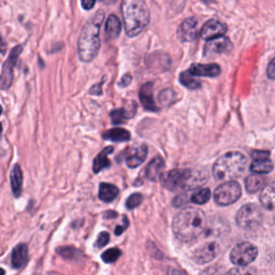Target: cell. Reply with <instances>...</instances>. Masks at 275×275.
Here are the masks:
<instances>
[{
  "instance_id": "6da1fadb",
  "label": "cell",
  "mask_w": 275,
  "mask_h": 275,
  "mask_svg": "<svg viewBox=\"0 0 275 275\" xmlns=\"http://www.w3.org/2000/svg\"><path fill=\"white\" fill-rule=\"evenodd\" d=\"M207 227V217L198 208H185L178 212L172 221V230L178 240L191 242L204 232Z\"/></svg>"
},
{
  "instance_id": "7a4b0ae2",
  "label": "cell",
  "mask_w": 275,
  "mask_h": 275,
  "mask_svg": "<svg viewBox=\"0 0 275 275\" xmlns=\"http://www.w3.org/2000/svg\"><path fill=\"white\" fill-rule=\"evenodd\" d=\"M105 12L99 10L83 27L78 40L79 58L83 62H91L97 56L101 46L100 27L104 22Z\"/></svg>"
},
{
  "instance_id": "3957f363",
  "label": "cell",
  "mask_w": 275,
  "mask_h": 275,
  "mask_svg": "<svg viewBox=\"0 0 275 275\" xmlns=\"http://www.w3.org/2000/svg\"><path fill=\"white\" fill-rule=\"evenodd\" d=\"M120 10L128 37H137L150 23V11L144 0H123Z\"/></svg>"
},
{
  "instance_id": "277c9868",
  "label": "cell",
  "mask_w": 275,
  "mask_h": 275,
  "mask_svg": "<svg viewBox=\"0 0 275 275\" xmlns=\"http://www.w3.org/2000/svg\"><path fill=\"white\" fill-rule=\"evenodd\" d=\"M207 180L208 173L200 170L175 169L161 174L163 186L169 190H190L201 186Z\"/></svg>"
},
{
  "instance_id": "5b68a950",
  "label": "cell",
  "mask_w": 275,
  "mask_h": 275,
  "mask_svg": "<svg viewBox=\"0 0 275 275\" xmlns=\"http://www.w3.org/2000/svg\"><path fill=\"white\" fill-rule=\"evenodd\" d=\"M247 158L240 152H229L217 159L213 174L220 181H233L245 171Z\"/></svg>"
},
{
  "instance_id": "8992f818",
  "label": "cell",
  "mask_w": 275,
  "mask_h": 275,
  "mask_svg": "<svg viewBox=\"0 0 275 275\" xmlns=\"http://www.w3.org/2000/svg\"><path fill=\"white\" fill-rule=\"evenodd\" d=\"M262 220H264L262 211L254 203L245 204L244 207H242L238 211L235 216V220L238 226L245 230H253L258 228L261 225Z\"/></svg>"
},
{
  "instance_id": "52a82bcc",
  "label": "cell",
  "mask_w": 275,
  "mask_h": 275,
  "mask_svg": "<svg viewBox=\"0 0 275 275\" xmlns=\"http://www.w3.org/2000/svg\"><path fill=\"white\" fill-rule=\"evenodd\" d=\"M242 195L240 184L235 181H228L220 185L214 191V200L219 206L226 207L239 200Z\"/></svg>"
},
{
  "instance_id": "ba28073f",
  "label": "cell",
  "mask_w": 275,
  "mask_h": 275,
  "mask_svg": "<svg viewBox=\"0 0 275 275\" xmlns=\"http://www.w3.org/2000/svg\"><path fill=\"white\" fill-rule=\"evenodd\" d=\"M258 248L249 242H242L236 244L231 253H230V260L233 265L239 267H246L257 258Z\"/></svg>"
},
{
  "instance_id": "9c48e42d",
  "label": "cell",
  "mask_w": 275,
  "mask_h": 275,
  "mask_svg": "<svg viewBox=\"0 0 275 275\" xmlns=\"http://www.w3.org/2000/svg\"><path fill=\"white\" fill-rule=\"evenodd\" d=\"M22 52L23 46H16L11 50L7 60L3 63L1 75H0V89H2V91H7V89L11 87L14 78V68Z\"/></svg>"
},
{
  "instance_id": "30bf717a",
  "label": "cell",
  "mask_w": 275,
  "mask_h": 275,
  "mask_svg": "<svg viewBox=\"0 0 275 275\" xmlns=\"http://www.w3.org/2000/svg\"><path fill=\"white\" fill-rule=\"evenodd\" d=\"M221 253V246L219 242L209 241L198 247L193 254V259L199 265H206L212 261Z\"/></svg>"
},
{
  "instance_id": "8fae6325",
  "label": "cell",
  "mask_w": 275,
  "mask_h": 275,
  "mask_svg": "<svg viewBox=\"0 0 275 275\" xmlns=\"http://www.w3.org/2000/svg\"><path fill=\"white\" fill-rule=\"evenodd\" d=\"M232 49V43L226 37H219L213 40L208 41L203 50V55L206 57H212L229 52Z\"/></svg>"
},
{
  "instance_id": "7c38bea8",
  "label": "cell",
  "mask_w": 275,
  "mask_h": 275,
  "mask_svg": "<svg viewBox=\"0 0 275 275\" xmlns=\"http://www.w3.org/2000/svg\"><path fill=\"white\" fill-rule=\"evenodd\" d=\"M227 25L217 20H211L203 25L200 30V37L203 40H213L215 38L222 37L227 33Z\"/></svg>"
},
{
  "instance_id": "4fadbf2b",
  "label": "cell",
  "mask_w": 275,
  "mask_h": 275,
  "mask_svg": "<svg viewBox=\"0 0 275 275\" xmlns=\"http://www.w3.org/2000/svg\"><path fill=\"white\" fill-rule=\"evenodd\" d=\"M198 20L193 16L185 20L177 29V38L182 42H191L197 38Z\"/></svg>"
},
{
  "instance_id": "5bb4252c",
  "label": "cell",
  "mask_w": 275,
  "mask_h": 275,
  "mask_svg": "<svg viewBox=\"0 0 275 275\" xmlns=\"http://www.w3.org/2000/svg\"><path fill=\"white\" fill-rule=\"evenodd\" d=\"M188 71L194 76H208V78H215L219 76L221 72V68L217 63H210V65H203V63H193Z\"/></svg>"
},
{
  "instance_id": "9a60e30c",
  "label": "cell",
  "mask_w": 275,
  "mask_h": 275,
  "mask_svg": "<svg viewBox=\"0 0 275 275\" xmlns=\"http://www.w3.org/2000/svg\"><path fill=\"white\" fill-rule=\"evenodd\" d=\"M153 87H154V85H153L152 82L146 83L141 87V89H140V101H141L145 110L150 112H157L159 111V109L157 108L154 96H153Z\"/></svg>"
},
{
  "instance_id": "2e32d148",
  "label": "cell",
  "mask_w": 275,
  "mask_h": 275,
  "mask_svg": "<svg viewBox=\"0 0 275 275\" xmlns=\"http://www.w3.org/2000/svg\"><path fill=\"white\" fill-rule=\"evenodd\" d=\"M28 247L26 244L16 245L11 255V265L14 269H21L28 262Z\"/></svg>"
},
{
  "instance_id": "e0dca14e",
  "label": "cell",
  "mask_w": 275,
  "mask_h": 275,
  "mask_svg": "<svg viewBox=\"0 0 275 275\" xmlns=\"http://www.w3.org/2000/svg\"><path fill=\"white\" fill-rule=\"evenodd\" d=\"M148 156V146L142 144L140 148L134 150L130 155H128L126 158V165L128 167L133 169L139 167L140 165H142Z\"/></svg>"
},
{
  "instance_id": "ac0fdd59",
  "label": "cell",
  "mask_w": 275,
  "mask_h": 275,
  "mask_svg": "<svg viewBox=\"0 0 275 275\" xmlns=\"http://www.w3.org/2000/svg\"><path fill=\"white\" fill-rule=\"evenodd\" d=\"M113 151H114V149L112 148V146H107V148L102 150L100 154L94 159L93 172L95 174H97V173H99L100 171L110 167L111 163H110V161H109L108 156L111 155Z\"/></svg>"
},
{
  "instance_id": "d6986e66",
  "label": "cell",
  "mask_w": 275,
  "mask_h": 275,
  "mask_svg": "<svg viewBox=\"0 0 275 275\" xmlns=\"http://www.w3.org/2000/svg\"><path fill=\"white\" fill-rule=\"evenodd\" d=\"M134 114H136V104H133L131 108L129 107V109L121 108L117 109V110H113L110 116L114 125H120L124 124L128 118H132Z\"/></svg>"
},
{
  "instance_id": "ffe728a7",
  "label": "cell",
  "mask_w": 275,
  "mask_h": 275,
  "mask_svg": "<svg viewBox=\"0 0 275 275\" xmlns=\"http://www.w3.org/2000/svg\"><path fill=\"white\" fill-rule=\"evenodd\" d=\"M11 188L15 198H18L22 195L23 191V172L20 165H15L11 171Z\"/></svg>"
},
{
  "instance_id": "44dd1931",
  "label": "cell",
  "mask_w": 275,
  "mask_h": 275,
  "mask_svg": "<svg viewBox=\"0 0 275 275\" xmlns=\"http://www.w3.org/2000/svg\"><path fill=\"white\" fill-rule=\"evenodd\" d=\"M165 168V162L162 157H155L148 165L145 169V177L150 181H156L158 176H161L162 171Z\"/></svg>"
},
{
  "instance_id": "7402d4cb",
  "label": "cell",
  "mask_w": 275,
  "mask_h": 275,
  "mask_svg": "<svg viewBox=\"0 0 275 275\" xmlns=\"http://www.w3.org/2000/svg\"><path fill=\"white\" fill-rule=\"evenodd\" d=\"M102 138L113 142H127L130 140L131 134L124 128H113V129L107 130L102 134Z\"/></svg>"
},
{
  "instance_id": "603a6c76",
  "label": "cell",
  "mask_w": 275,
  "mask_h": 275,
  "mask_svg": "<svg viewBox=\"0 0 275 275\" xmlns=\"http://www.w3.org/2000/svg\"><path fill=\"white\" fill-rule=\"evenodd\" d=\"M121 23L120 20L114 14H111L108 17L106 23V33L109 39H117L120 35Z\"/></svg>"
},
{
  "instance_id": "cb8c5ba5",
  "label": "cell",
  "mask_w": 275,
  "mask_h": 275,
  "mask_svg": "<svg viewBox=\"0 0 275 275\" xmlns=\"http://www.w3.org/2000/svg\"><path fill=\"white\" fill-rule=\"evenodd\" d=\"M119 194V189L113 184L101 183L99 186V198L105 202H112L116 199Z\"/></svg>"
},
{
  "instance_id": "d4e9b609",
  "label": "cell",
  "mask_w": 275,
  "mask_h": 275,
  "mask_svg": "<svg viewBox=\"0 0 275 275\" xmlns=\"http://www.w3.org/2000/svg\"><path fill=\"white\" fill-rule=\"evenodd\" d=\"M266 186V178L259 174H253L246 177L245 187L247 193L256 194Z\"/></svg>"
},
{
  "instance_id": "484cf974",
  "label": "cell",
  "mask_w": 275,
  "mask_h": 275,
  "mask_svg": "<svg viewBox=\"0 0 275 275\" xmlns=\"http://www.w3.org/2000/svg\"><path fill=\"white\" fill-rule=\"evenodd\" d=\"M260 202L266 209L272 211L274 208V185L269 184L262 189L260 194Z\"/></svg>"
},
{
  "instance_id": "4316f807",
  "label": "cell",
  "mask_w": 275,
  "mask_h": 275,
  "mask_svg": "<svg viewBox=\"0 0 275 275\" xmlns=\"http://www.w3.org/2000/svg\"><path fill=\"white\" fill-rule=\"evenodd\" d=\"M273 170V163L270 159H261V161H254L251 165V171L256 174H267Z\"/></svg>"
},
{
  "instance_id": "83f0119b",
  "label": "cell",
  "mask_w": 275,
  "mask_h": 275,
  "mask_svg": "<svg viewBox=\"0 0 275 275\" xmlns=\"http://www.w3.org/2000/svg\"><path fill=\"white\" fill-rule=\"evenodd\" d=\"M56 253L60 255L62 258L68 259V260H73L78 261L80 258H82V253L72 246H61L56 249Z\"/></svg>"
},
{
  "instance_id": "f1b7e54d",
  "label": "cell",
  "mask_w": 275,
  "mask_h": 275,
  "mask_svg": "<svg viewBox=\"0 0 275 275\" xmlns=\"http://www.w3.org/2000/svg\"><path fill=\"white\" fill-rule=\"evenodd\" d=\"M180 82L183 86L193 89V91H196V89H199L201 87V82L196 80L194 75L190 74L189 71H184L180 74Z\"/></svg>"
},
{
  "instance_id": "f546056e",
  "label": "cell",
  "mask_w": 275,
  "mask_h": 275,
  "mask_svg": "<svg viewBox=\"0 0 275 275\" xmlns=\"http://www.w3.org/2000/svg\"><path fill=\"white\" fill-rule=\"evenodd\" d=\"M211 191L209 188H202L200 190H197L196 193L191 196L190 201L195 204H204L210 200Z\"/></svg>"
},
{
  "instance_id": "4dcf8cb0",
  "label": "cell",
  "mask_w": 275,
  "mask_h": 275,
  "mask_svg": "<svg viewBox=\"0 0 275 275\" xmlns=\"http://www.w3.org/2000/svg\"><path fill=\"white\" fill-rule=\"evenodd\" d=\"M158 99H159V102H161L163 106L168 107V106L172 105L174 102L175 93H174L173 89L167 88V89H165V91H163L161 94H159Z\"/></svg>"
},
{
  "instance_id": "1f68e13d",
  "label": "cell",
  "mask_w": 275,
  "mask_h": 275,
  "mask_svg": "<svg viewBox=\"0 0 275 275\" xmlns=\"http://www.w3.org/2000/svg\"><path fill=\"white\" fill-rule=\"evenodd\" d=\"M120 255H121V252L119 251V249L114 247V248H110V249H108V251H106L104 254L101 255V258L105 262H107V264H112V262L116 261L119 258Z\"/></svg>"
},
{
  "instance_id": "d6a6232c",
  "label": "cell",
  "mask_w": 275,
  "mask_h": 275,
  "mask_svg": "<svg viewBox=\"0 0 275 275\" xmlns=\"http://www.w3.org/2000/svg\"><path fill=\"white\" fill-rule=\"evenodd\" d=\"M223 275H257V271L252 267H238L231 269Z\"/></svg>"
},
{
  "instance_id": "836d02e7",
  "label": "cell",
  "mask_w": 275,
  "mask_h": 275,
  "mask_svg": "<svg viewBox=\"0 0 275 275\" xmlns=\"http://www.w3.org/2000/svg\"><path fill=\"white\" fill-rule=\"evenodd\" d=\"M143 201V196L141 194H132L131 196L128 197V199L126 201V208L128 210H132L138 208L140 204Z\"/></svg>"
},
{
  "instance_id": "e575fe53",
  "label": "cell",
  "mask_w": 275,
  "mask_h": 275,
  "mask_svg": "<svg viewBox=\"0 0 275 275\" xmlns=\"http://www.w3.org/2000/svg\"><path fill=\"white\" fill-rule=\"evenodd\" d=\"M109 241H110V234H109L106 231H104V232H101L98 235V238H97V241H96L95 246L97 247V248H102V247L106 246L108 244Z\"/></svg>"
},
{
  "instance_id": "d590c367",
  "label": "cell",
  "mask_w": 275,
  "mask_h": 275,
  "mask_svg": "<svg viewBox=\"0 0 275 275\" xmlns=\"http://www.w3.org/2000/svg\"><path fill=\"white\" fill-rule=\"evenodd\" d=\"M254 161H261V159H268L270 156V152L268 151H254L252 154Z\"/></svg>"
},
{
  "instance_id": "8d00e7d4",
  "label": "cell",
  "mask_w": 275,
  "mask_h": 275,
  "mask_svg": "<svg viewBox=\"0 0 275 275\" xmlns=\"http://www.w3.org/2000/svg\"><path fill=\"white\" fill-rule=\"evenodd\" d=\"M267 75L268 78L270 80H274L275 79V60L272 59L270 61V63L268 65V69H267Z\"/></svg>"
},
{
  "instance_id": "74e56055",
  "label": "cell",
  "mask_w": 275,
  "mask_h": 275,
  "mask_svg": "<svg viewBox=\"0 0 275 275\" xmlns=\"http://www.w3.org/2000/svg\"><path fill=\"white\" fill-rule=\"evenodd\" d=\"M131 81H132V76H131V74H129V73H127V74H125L123 78L120 79V82H119V84H118V86L119 87H127L128 85L130 84L131 83Z\"/></svg>"
},
{
  "instance_id": "f35d334b",
  "label": "cell",
  "mask_w": 275,
  "mask_h": 275,
  "mask_svg": "<svg viewBox=\"0 0 275 275\" xmlns=\"http://www.w3.org/2000/svg\"><path fill=\"white\" fill-rule=\"evenodd\" d=\"M123 220H124V225H123V226H117L116 229H115V234H116V235H119V234L123 233V232L125 231V229H126L128 226H129V221H128V220H127V217H126V216L123 217Z\"/></svg>"
},
{
  "instance_id": "ab89813d",
  "label": "cell",
  "mask_w": 275,
  "mask_h": 275,
  "mask_svg": "<svg viewBox=\"0 0 275 275\" xmlns=\"http://www.w3.org/2000/svg\"><path fill=\"white\" fill-rule=\"evenodd\" d=\"M96 0H81L82 7L85 10H92L95 5Z\"/></svg>"
},
{
  "instance_id": "60d3db41",
  "label": "cell",
  "mask_w": 275,
  "mask_h": 275,
  "mask_svg": "<svg viewBox=\"0 0 275 275\" xmlns=\"http://www.w3.org/2000/svg\"><path fill=\"white\" fill-rule=\"evenodd\" d=\"M104 81L100 82L98 85H94L92 88H91V91H89V94H92V95H101L102 94V91H101V86L104 85Z\"/></svg>"
},
{
  "instance_id": "b9f144b4",
  "label": "cell",
  "mask_w": 275,
  "mask_h": 275,
  "mask_svg": "<svg viewBox=\"0 0 275 275\" xmlns=\"http://www.w3.org/2000/svg\"><path fill=\"white\" fill-rule=\"evenodd\" d=\"M165 275H186L184 271L180 270V269H175V268H169L167 273Z\"/></svg>"
},
{
  "instance_id": "7bdbcfd3",
  "label": "cell",
  "mask_w": 275,
  "mask_h": 275,
  "mask_svg": "<svg viewBox=\"0 0 275 275\" xmlns=\"http://www.w3.org/2000/svg\"><path fill=\"white\" fill-rule=\"evenodd\" d=\"M5 51H7V43L0 37V55H4Z\"/></svg>"
},
{
  "instance_id": "ee69618b",
  "label": "cell",
  "mask_w": 275,
  "mask_h": 275,
  "mask_svg": "<svg viewBox=\"0 0 275 275\" xmlns=\"http://www.w3.org/2000/svg\"><path fill=\"white\" fill-rule=\"evenodd\" d=\"M215 274H216V270H215V273H211V270H208L202 273V275H215Z\"/></svg>"
},
{
  "instance_id": "f6af8a7d",
  "label": "cell",
  "mask_w": 275,
  "mask_h": 275,
  "mask_svg": "<svg viewBox=\"0 0 275 275\" xmlns=\"http://www.w3.org/2000/svg\"><path fill=\"white\" fill-rule=\"evenodd\" d=\"M101 2H106V3H111L113 1H115V0H100Z\"/></svg>"
},
{
  "instance_id": "bcb514c9",
  "label": "cell",
  "mask_w": 275,
  "mask_h": 275,
  "mask_svg": "<svg viewBox=\"0 0 275 275\" xmlns=\"http://www.w3.org/2000/svg\"><path fill=\"white\" fill-rule=\"evenodd\" d=\"M202 2H204V3H207V4H209V3H211V2H213L214 0H201Z\"/></svg>"
},
{
  "instance_id": "7dc6e473",
  "label": "cell",
  "mask_w": 275,
  "mask_h": 275,
  "mask_svg": "<svg viewBox=\"0 0 275 275\" xmlns=\"http://www.w3.org/2000/svg\"><path fill=\"white\" fill-rule=\"evenodd\" d=\"M0 275H5L4 270H3V269H1V268H0Z\"/></svg>"
},
{
  "instance_id": "c3c4849f",
  "label": "cell",
  "mask_w": 275,
  "mask_h": 275,
  "mask_svg": "<svg viewBox=\"0 0 275 275\" xmlns=\"http://www.w3.org/2000/svg\"><path fill=\"white\" fill-rule=\"evenodd\" d=\"M1 133H2V125L0 123V137H1Z\"/></svg>"
},
{
  "instance_id": "681fc988",
  "label": "cell",
  "mask_w": 275,
  "mask_h": 275,
  "mask_svg": "<svg viewBox=\"0 0 275 275\" xmlns=\"http://www.w3.org/2000/svg\"><path fill=\"white\" fill-rule=\"evenodd\" d=\"M1 113H2V108L0 106V115H1Z\"/></svg>"
}]
</instances>
